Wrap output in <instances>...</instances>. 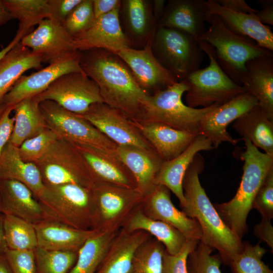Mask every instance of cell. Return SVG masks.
<instances>
[{
	"instance_id": "cell-49",
	"label": "cell",
	"mask_w": 273,
	"mask_h": 273,
	"mask_svg": "<svg viewBox=\"0 0 273 273\" xmlns=\"http://www.w3.org/2000/svg\"><path fill=\"white\" fill-rule=\"evenodd\" d=\"M14 106L7 107L0 118V157L12 134L14 119L10 116Z\"/></svg>"
},
{
	"instance_id": "cell-50",
	"label": "cell",
	"mask_w": 273,
	"mask_h": 273,
	"mask_svg": "<svg viewBox=\"0 0 273 273\" xmlns=\"http://www.w3.org/2000/svg\"><path fill=\"white\" fill-rule=\"evenodd\" d=\"M254 236L261 241L265 243L273 251V226L271 220L262 219L253 228Z\"/></svg>"
},
{
	"instance_id": "cell-28",
	"label": "cell",
	"mask_w": 273,
	"mask_h": 273,
	"mask_svg": "<svg viewBox=\"0 0 273 273\" xmlns=\"http://www.w3.org/2000/svg\"><path fill=\"white\" fill-rule=\"evenodd\" d=\"M116 152L133 176L137 189L144 195L156 185L155 179L163 162L154 150L117 146Z\"/></svg>"
},
{
	"instance_id": "cell-11",
	"label": "cell",
	"mask_w": 273,
	"mask_h": 273,
	"mask_svg": "<svg viewBox=\"0 0 273 273\" xmlns=\"http://www.w3.org/2000/svg\"><path fill=\"white\" fill-rule=\"evenodd\" d=\"M39 108L47 127L59 138L116 153L117 145L79 115L52 101L40 102Z\"/></svg>"
},
{
	"instance_id": "cell-2",
	"label": "cell",
	"mask_w": 273,
	"mask_h": 273,
	"mask_svg": "<svg viewBox=\"0 0 273 273\" xmlns=\"http://www.w3.org/2000/svg\"><path fill=\"white\" fill-rule=\"evenodd\" d=\"M204 168V159L198 153L184 177L186 205L181 209L198 222L202 232L200 241L217 250L222 263L229 265L241 251L243 242L224 222L202 187L199 175Z\"/></svg>"
},
{
	"instance_id": "cell-46",
	"label": "cell",
	"mask_w": 273,
	"mask_h": 273,
	"mask_svg": "<svg viewBox=\"0 0 273 273\" xmlns=\"http://www.w3.org/2000/svg\"><path fill=\"white\" fill-rule=\"evenodd\" d=\"M262 219L271 220L273 218V168L268 172L259 188L252 204Z\"/></svg>"
},
{
	"instance_id": "cell-13",
	"label": "cell",
	"mask_w": 273,
	"mask_h": 273,
	"mask_svg": "<svg viewBox=\"0 0 273 273\" xmlns=\"http://www.w3.org/2000/svg\"><path fill=\"white\" fill-rule=\"evenodd\" d=\"M79 116L90 122L117 146H130L154 150L133 124L129 117L104 103L91 105L84 114Z\"/></svg>"
},
{
	"instance_id": "cell-10",
	"label": "cell",
	"mask_w": 273,
	"mask_h": 273,
	"mask_svg": "<svg viewBox=\"0 0 273 273\" xmlns=\"http://www.w3.org/2000/svg\"><path fill=\"white\" fill-rule=\"evenodd\" d=\"M154 55L178 81L199 69L204 53L196 39L183 32L158 27L153 37Z\"/></svg>"
},
{
	"instance_id": "cell-55",
	"label": "cell",
	"mask_w": 273,
	"mask_h": 273,
	"mask_svg": "<svg viewBox=\"0 0 273 273\" xmlns=\"http://www.w3.org/2000/svg\"><path fill=\"white\" fill-rule=\"evenodd\" d=\"M4 214L0 212V254H4L8 248L5 242L4 234Z\"/></svg>"
},
{
	"instance_id": "cell-57",
	"label": "cell",
	"mask_w": 273,
	"mask_h": 273,
	"mask_svg": "<svg viewBox=\"0 0 273 273\" xmlns=\"http://www.w3.org/2000/svg\"><path fill=\"white\" fill-rule=\"evenodd\" d=\"M165 7L164 6V1H154V9L155 20L158 22L162 17Z\"/></svg>"
},
{
	"instance_id": "cell-34",
	"label": "cell",
	"mask_w": 273,
	"mask_h": 273,
	"mask_svg": "<svg viewBox=\"0 0 273 273\" xmlns=\"http://www.w3.org/2000/svg\"><path fill=\"white\" fill-rule=\"evenodd\" d=\"M13 111L14 123L9 143L17 147L47 127L39 103L34 97L19 102L14 106Z\"/></svg>"
},
{
	"instance_id": "cell-38",
	"label": "cell",
	"mask_w": 273,
	"mask_h": 273,
	"mask_svg": "<svg viewBox=\"0 0 273 273\" xmlns=\"http://www.w3.org/2000/svg\"><path fill=\"white\" fill-rule=\"evenodd\" d=\"M164 245L151 236L135 252L132 273H162Z\"/></svg>"
},
{
	"instance_id": "cell-19",
	"label": "cell",
	"mask_w": 273,
	"mask_h": 273,
	"mask_svg": "<svg viewBox=\"0 0 273 273\" xmlns=\"http://www.w3.org/2000/svg\"><path fill=\"white\" fill-rule=\"evenodd\" d=\"M74 144L83 158L95 185L107 184L136 188L133 176L117 152L111 153L88 145Z\"/></svg>"
},
{
	"instance_id": "cell-41",
	"label": "cell",
	"mask_w": 273,
	"mask_h": 273,
	"mask_svg": "<svg viewBox=\"0 0 273 273\" xmlns=\"http://www.w3.org/2000/svg\"><path fill=\"white\" fill-rule=\"evenodd\" d=\"M213 249L199 242L187 259L188 273H222V263L218 254L212 255Z\"/></svg>"
},
{
	"instance_id": "cell-59",
	"label": "cell",
	"mask_w": 273,
	"mask_h": 273,
	"mask_svg": "<svg viewBox=\"0 0 273 273\" xmlns=\"http://www.w3.org/2000/svg\"><path fill=\"white\" fill-rule=\"evenodd\" d=\"M6 107H5V106L4 105H1L0 106V118L1 117V116H2L4 112L5 111V109H6Z\"/></svg>"
},
{
	"instance_id": "cell-1",
	"label": "cell",
	"mask_w": 273,
	"mask_h": 273,
	"mask_svg": "<svg viewBox=\"0 0 273 273\" xmlns=\"http://www.w3.org/2000/svg\"><path fill=\"white\" fill-rule=\"evenodd\" d=\"M80 52V67L98 85L104 103L130 118L136 117L149 95L139 84L126 64L116 54L105 50Z\"/></svg>"
},
{
	"instance_id": "cell-15",
	"label": "cell",
	"mask_w": 273,
	"mask_h": 273,
	"mask_svg": "<svg viewBox=\"0 0 273 273\" xmlns=\"http://www.w3.org/2000/svg\"><path fill=\"white\" fill-rule=\"evenodd\" d=\"M80 56L81 52L77 51L29 75H22L5 96L2 105L6 107L14 106L24 99L42 93L65 74L82 72L80 65Z\"/></svg>"
},
{
	"instance_id": "cell-5",
	"label": "cell",
	"mask_w": 273,
	"mask_h": 273,
	"mask_svg": "<svg viewBox=\"0 0 273 273\" xmlns=\"http://www.w3.org/2000/svg\"><path fill=\"white\" fill-rule=\"evenodd\" d=\"M207 22L208 28L197 40L210 46L221 69L240 85L249 60L272 53L252 39L231 31L216 15H210Z\"/></svg>"
},
{
	"instance_id": "cell-43",
	"label": "cell",
	"mask_w": 273,
	"mask_h": 273,
	"mask_svg": "<svg viewBox=\"0 0 273 273\" xmlns=\"http://www.w3.org/2000/svg\"><path fill=\"white\" fill-rule=\"evenodd\" d=\"M124 2L129 29L136 37L144 36L151 24L147 3L143 0H127Z\"/></svg>"
},
{
	"instance_id": "cell-56",
	"label": "cell",
	"mask_w": 273,
	"mask_h": 273,
	"mask_svg": "<svg viewBox=\"0 0 273 273\" xmlns=\"http://www.w3.org/2000/svg\"><path fill=\"white\" fill-rule=\"evenodd\" d=\"M12 17L5 7L2 0H0V26L12 19Z\"/></svg>"
},
{
	"instance_id": "cell-16",
	"label": "cell",
	"mask_w": 273,
	"mask_h": 273,
	"mask_svg": "<svg viewBox=\"0 0 273 273\" xmlns=\"http://www.w3.org/2000/svg\"><path fill=\"white\" fill-rule=\"evenodd\" d=\"M258 105L256 98L248 93L242 94L220 105L203 119L198 133L205 136L217 149L222 142L236 145L241 139H234L227 131L228 126Z\"/></svg>"
},
{
	"instance_id": "cell-25",
	"label": "cell",
	"mask_w": 273,
	"mask_h": 273,
	"mask_svg": "<svg viewBox=\"0 0 273 273\" xmlns=\"http://www.w3.org/2000/svg\"><path fill=\"white\" fill-rule=\"evenodd\" d=\"M1 212L32 224L44 219L41 204L26 185L17 180L0 179Z\"/></svg>"
},
{
	"instance_id": "cell-35",
	"label": "cell",
	"mask_w": 273,
	"mask_h": 273,
	"mask_svg": "<svg viewBox=\"0 0 273 273\" xmlns=\"http://www.w3.org/2000/svg\"><path fill=\"white\" fill-rule=\"evenodd\" d=\"M118 232H97L89 238L79 250L76 262L69 273H96Z\"/></svg>"
},
{
	"instance_id": "cell-27",
	"label": "cell",
	"mask_w": 273,
	"mask_h": 273,
	"mask_svg": "<svg viewBox=\"0 0 273 273\" xmlns=\"http://www.w3.org/2000/svg\"><path fill=\"white\" fill-rule=\"evenodd\" d=\"M151 236L143 231L117 233L96 273H132L135 251Z\"/></svg>"
},
{
	"instance_id": "cell-33",
	"label": "cell",
	"mask_w": 273,
	"mask_h": 273,
	"mask_svg": "<svg viewBox=\"0 0 273 273\" xmlns=\"http://www.w3.org/2000/svg\"><path fill=\"white\" fill-rule=\"evenodd\" d=\"M232 127L241 140L248 139L256 147L273 156V121L258 105L236 120Z\"/></svg>"
},
{
	"instance_id": "cell-7",
	"label": "cell",
	"mask_w": 273,
	"mask_h": 273,
	"mask_svg": "<svg viewBox=\"0 0 273 273\" xmlns=\"http://www.w3.org/2000/svg\"><path fill=\"white\" fill-rule=\"evenodd\" d=\"M197 41L201 50L207 55L209 62L206 67L195 70L184 79L189 86L185 97L187 105L198 108L221 105L245 93L242 85L235 83L221 69L210 46Z\"/></svg>"
},
{
	"instance_id": "cell-48",
	"label": "cell",
	"mask_w": 273,
	"mask_h": 273,
	"mask_svg": "<svg viewBox=\"0 0 273 273\" xmlns=\"http://www.w3.org/2000/svg\"><path fill=\"white\" fill-rule=\"evenodd\" d=\"M81 1L82 0H49L51 8L50 19L62 24Z\"/></svg>"
},
{
	"instance_id": "cell-20",
	"label": "cell",
	"mask_w": 273,
	"mask_h": 273,
	"mask_svg": "<svg viewBox=\"0 0 273 273\" xmlns=\"http://www.w3.org/2000/svg\"><path fill=\"white\" fill-rule=\"evenodd\" d=\"M120 8L96 19L90 28L74 36L76 50L102 49L115 54L130 47V41L120 25Z\"/></svg>"
},
{
	"instance_id": "cell-30",
	"label": "cell",
	"mask_w": 273,
	"mask_h": 273,
	"mask_svg": "<svg viewBox=\"0 0 273 273\" xmlns=\"http://www.w3.org/2000/svg\"><path fill=\"white\" fill-rule=\"evenodd\" d=\"M121 229L128 232L143 231L148 233L160 241L166 251L172 255L179 252L187 240L174 226L147 216L142 211L140 205L130 214Z\"/></svg>"
},
{
	"instance_id": "cell-24",
	"label": "cell",
	"mask_w": 273,
	"mask_h": 273,
	"mask_svg": "<svg viewBox=\"0 0 273 273\" xmlns=\"http://www.w3.org/2000/svg\"><path fill=\"white\" fill-rule=\"evenodd\" d=\"M213 149L211 143L205 136L198 134L189 147L174 158L164 161L155 179V185L167 188L178 199L180 207L186 205L183 189L185 174L196 155L201 151Z\"/></svg>"
},
{
	"instance_id": "cell-29",
	"label": "cell",
	"mask_w": 273,
	"mask_h": 273,
	"mask_svg": "<svg viewBox=\"0 0 273 273\" xmlns=\"http://www.w3.org/2000/svg\"><path fill=\"white\" fill-rule=\"evenodd\" d=\"M38 247L47 250L78 252L97 231L78 230L48 219L34 224Z\"/></svg>"
},
{
	"instance_id": "cell-31",
	"label": "cell",
	"mask_w": 273,
	"mask_h": 273,
	"mask_svg": "<svg viewBox=\"0 0 273 273\" xmlns=\"http://www.w3.org/2000/svg\"><path fill=\"white\" fill-rule=\"evenodd\" d=\"M42 57L17 43L0 62V106L5 96L26 71L41 69Z\"/></svg>"
},
{
	"instance_id": "cell-17",
	"label": "cell",
	"mask_w": 273,
	"mask_h": 273,
	"mask_svg": "<svg viewBox=\"0 0 273 273\" xmlns=\"http://www.w3.org/2000/svg\"><path fill=\"white\" fill-rule=\"evenodd\" d=\"M140 208L147 216L174 226L187 239L201 240L202 232L198 222L176 208L171 200L170 190L165 186L156 185L144 196Z\"/></svg>"
},
{
	"instance_id": "cell-32",
	"label": "cell",
	"mask_w": 273,
	"mask_h": 273,
	"mask_svg": "<svg viewBox=\"0 0 273 273\" xmlns=\"http://www.w3.org/2000/svg\"><path fill=\"white\" fill-rule=\"evenodd\" d=\"M0 179H13L26 185L38 200L44 185L36 165L21 158L18 147L9 142L0 157Z\"/></svg>"
},
{
	"instance_id": "cell-21",
	"label": "cell",
	"mask_w": 273,
	"mask_h": 273,
	"mask_svg": "<svg viewBox=\"0 0 273 273\" xmlns=\"http://www.w3.org/2000/svg\"><path fill=\"white\" fill-rule=\"evenodd\" d=\"M210 14L205 0H175L169 1L158 22V27L175 29L197 39L207 28Z\"/></svg>"
},
{
	"instance_id": "cell-52",
	"label": "cell",
	"mask_w": 273,
	"mask_h": 273,
	"mask_svg": "<svg viewBox=\"0 0 273 273\" xmlns=\"http://www.w3.org/2000/svg\"><path fill=\"white\" fill-rule=\"evenodd\" d=\"M93 10L95 19L120 7L121 2L118 0H93Z\"/></svg>"
},
{
	"instance_id": "cell-37",
	"label": "cell",
	"mask_w": 273,
	"mask_h": 273,
	"mask_svg": "<svg viewBox=\"0 0 273 273\" xmlns=\"http://www.w3.org/2000/svg\"><path fill=\"white\" fill-rule=\"evenodd\" d=\"M4 214V234L7 248L14 250H35L38 245L33 224L11 214Z\"/></svg>"
},
{
	"instance_id": "cell-9",
	"label": "cell",
	"mask_w": 273,
	"mask_h": 273,
	"mask_svg": "<svg viewBox=\"0 0 273 273\" xmlns=\"http://www.w3.org/2000/svg\"><path fill=\"white\" fill-rule=\"evenodd\" d=\"M92 192L94 214L92 230L100 233L119 231L144 197L136 188L107 184H96Z\"/></svg>"
},
{
	"instance_id": "cell-18",
	"label": "cell",
	"mask_w": 273,
	"mask_h": 273,
	"mask_svg": "<svg viewBox=\"0 0 273 273\" xmlns=\"http://www.w3.org/2000/svg\"><path fill=\"white\" fill-rule=\"evenodd\" d=\"M115 54L126 64L139 84L146 91L150 89L155 92L179 81L157 60L150 43L143 49L129 47Z\"/></svg>"
},
{
	"instance_id": "cell-36",
	"label": "cell",
	"mask_w": 273,
	"mask_h": 273,
	"mask_svg": "<svg viewBox=\"0 0 273 273\" xmlns=\"http://www.w3.org/2000/svg\"><path fill=\"white\" fill-rule=\"evenodd\" d=\"M12 17L19 20L18 31L25 35L32 31L41 21L50 19L49 0H2Z\"/></svg>"
},
{
	"instance_id": "cell-60",
	"label": "cell",
	"mask_w": 273,
	"mask_h": 273,
	"mask_svg": "<svg viewBox=\"0 0 273 273\" xmlns=\"http://www.w3.org/2000/svg\"><path fill=\"white\" fill-rule=\"evenodd\" d=\"M0 212H1V197H0Z\"/></svg>"
},
{
	"instance_id": "cell-42",
	"label": "cell",
	"mask_w": 273,
	"mask_h": 273,
	"mask_svg": "<svg viewBox=\"0 0 273 273\" xmlns=\"http://www.w3.org/2000/svg\"><path fill=\"white\" fill-rule=\"evenodd\" d=\"M58 138L47 127L37 135L23 142L18 147L19 155L23 160L35 163Z\"/></svg>"
},
{
	"instance_id": "cell-14",
	"label": "cell",
	"mask_w": 273,
	"mask_h": 273,
	"mask_svg": "<svg viewBox=\"0 0 273 273\" xmlns=\"http://www.w3.org/2000/svg\"><path fill=\"white\" fill-rule=\"evenodd\" d=\"M37 25L22 38L20 43L39 55L43 62L50 64L78 51L73 37L62 24L51 19H46Z\"/></svg>"
},
{
	"instance_id": "cell-12",
	"label": "cell",
	"mask_w": 273,
	"mask_h": 273,
	"mask_svg": "<svg viewBox=\"0 0 273 273\" xmlns=\"http://www.w3.org/2000/svg\"><path fill=\"white\" fill-rule=\"evenodd\" d=\"M34 97L39 103L53 101L79 115L84 114L91 105L104 103L98 85L83 71L62 75Z\"/></svg>"
},
{
	"instance_id": "cell-45",
	"label": "cell",
	"mask_w": 273,
	"mask_h": 273,
	"mask_svg": "<svg viewBox=\"0 0 273 273\" xmlns=\"http://www.w3.org/2000/svg\"><path fill=\"white\" fill-rule=\"evenodd\" d=\"M200 241L187 239L179 252L174 255L165 249L162 257V273H188L187 259Z\"/></svg>"
},
{
	"instance_id": "cell-6",
	"label": "cell",
	"mask_w": 273,
	"mask_h": 273,
	"mask_svg": "<svg viewBox=\"0 0 273 273\" xmlns=\"http://www.w3.org/2000/svg\"><path fill=\"white\" fill-rule=\"evenodd\" d=\"M38 200L44 219L78 230L92 229L94 204L92 189L74 184L44 185Z\"/></svg>"
},
{
	"instance_id": "cell-58",
	"label": "cell",
	"mask_w": 273,
	"mask_h": 273,
	"mask_svg": "<svg viewBox=\"0 0 273 273\" xmlns=\"http://www.w3.org/2000/svg\"><path fill=\"white\" fill-rule=\"evenodd\" d=\"M0 273H12L3 254H0Z\"/></svg>"
},
{
	"instance_id": "cell-22",
	"label": "cell",
	"mask_w": 273,
	"mask_h": 273,
	"mask_svg": "<svg viewBox=\"0 0 273 273\" xmlns=\"http://www.w3.org/2000/svg\"><path fill=\"white\" fill-rule=\"evenodd\" d=\"M130 119L164 161L170 160L180 154L199 134L177 129L160 123Z\"/></svg>"
},
{
	"instance_id": "cell-40",
	"label": "cell",
	"mask_w": 273,
	"mask_h": 273,
	"mask_svg": "<svg viewBox=\"0 0 273 273\" xmlns=\"http://www.w3.org/2000/svg\"><path fill=\"white\" fill-rule=\"evenodd\" d=\"M266 250L259 243L253 245L243 242L241 251L232 259L229 265L232 273H273L262 261Z\"/></svg>"
},
{
	"instance_id": "cell-39",
	"label": "cell",
	"mask_w": 273,
	"mask_h": 273,
	"mask_svg": "<svg viewBox=\"0 0 273 273\" xmlns=\"http://www.w3.org/2000/svg\"><path fill=\"white\" fill-rule=\"evenodd\" d=\"M34 252L37 273H69L78 253L50 250L38 247Z\"/></svg>"
},
{
	"instance_id": "cell-44",
	"label": "cell",
	"mask_w": 273,
	"mask_h": 273,
	"mask_svg": "<svg viewBox=\"0 0 273 273\" xmlns=\"http://www.w3.org/2000/svg\"><path fill=\"white\" fill-rule=\"evenodd\" d=\"M96 20L93 0H82L62 23L73 37L90 28Z\"/></svg>"
},
{
	"instance_id": "cell-23",
	"label": "cell",
	"mask_w": 273,
	"mask_h": 273,
	"mask_svg": "<svg viewBox=\"0 0 273 273\" xmlns=\"http://www.w3.org/2000/svg\"><path fill=\"white\" fill-rule=\"evenodd\" d=\"M245 92L254 97L258 105L273 121V54L249 60L241 79Z\"/></svg>"
},
{
	"instance_id": "cell-8",
	"label": "cell",
	"mask_w": 273,
	"mask_h": 273,
	"mask_svg": "<svg viewBox=\"0 0 273 273\" xmlns=\"http://www.w3.org/2000/svg\"><path fill=\"white\" fill-rule=\"evenodd\" d=\"M44 185L67 184L93 189L95 186L74 144L59 138L34 163Z\"/></svg>"
},
{
	"instance_id": "cell-51",
	"label": "cell",
	"mask_w": 273,
	"mask_h": 273,
	"mask_svg": "<svg viewBox=\"0 0 273 273\" xmlns=\"http://www.w3.org/2000/svg\"><path fill=\"white\" fill-rule=\"evenodd\" d=\"M222 7L232 11L244 13L256 14L258 10L251 7L244 0H214Z\"/></svg>"
},
{
	"instance_id": "cell-3",
	"label": "cell",
	"mask_w": 273,
	"mask_h": 273,
	"mask_svg": "<svg viewBox=\"0 0 273 273\" xmlns=\"http://www.w3.org/2000/svg\"><path fill=\"white\" fill-rule=\"evenodd\" d=\"M241 181L235 196L229 201L214 205L226 225L241 239L248 231L247 219L254 199L269 171L273 168V156L262 153L247 139Z\"/></svg>"
},
{
	"instance_id": "cell-53",
	"label": "cell",
	"mask_w": 273,
	"mask_h": 273,
	"mask_svg": "<svg viewBox=\"0 0 273 273\" xmlns=\"http://www.w3.org/2000/svg\"><path fill=\"white\" fill-rule=\"evenodd\" d=\"M262 10L255 14L259 21L263 24L273 25V1L259 0Z\"/></svg>"
},
{
	"instance_id": "cell-54",
	"label": "cell",
	"mask_w": 273,
	"mask_h": 273,
	"mask_svg": "<svg viewBox=\"0 0 273 273\" xmlns=\"http://www.w3.org/2000/svg\"><path fill=\"white\" fill-rule=\"evenodd\" d=\"M25 35L21 32L17 31L16 35L9 43L0 51V62L4 56Z\"/></svg>"
},
{
	"instance_id": "cell-4",
	"label": "cell",
	"mask_w": 273,
	"mask_h": 273,
	"mask_svg": "<svg viewBox=\"0 0 273 273\" xmlns=\"http://www.w3.org/2000/svg\"><path fill=\"white\" fill-rule=\"evenodd\" d=\"M189 89L183 80L149 95L138 116L133 119L144 122H157L174 128L198 133L205 116L220 104L205 108H193L185 104L183 94Z\"/></svg>"
},
{
	"instance_id": "cell-47",
	"label": "cell",
	"mask_w": 273,
	"mask_h": 273,
	"mask_svg": "<svg viewBox=\"0 0 273 273\" xmlns=\"http://www.w3.org/2000/svg\"><path fill=\"white\" fill-rule=\"evenodd\" d=\"M3 255L12 273H37L34 250L7 248Z\"/></svg>"
},
{
	"instance_id": "cell-26",
	"label": "cell",
	"mask_w": 273,
	"mask_h": 273,
	"mask_svg": "<svg viewBox=\"0 0 273 273\" xmlns=\"http://www.w3.org/2000/svg\"><path fill=\"white\" fill-rule=\"evenodd\" d=\"M209 14L217 16L234 33L248 37L260 47L272 52L273 33L267 25L262 24L255 14L237 13L224 8L214 0L207 1Z\"/></svg>"
}]
</instances>
